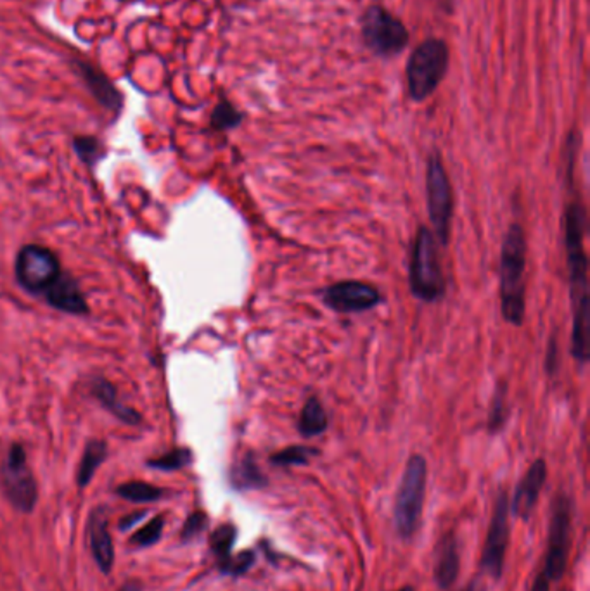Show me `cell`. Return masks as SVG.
I'll return each instance as SVG.
<instances>
[{
  "label": "cell",
  "instance_id": "obj_9",
  "mask_svg": "<svg viewBox=\"0 0 590 591\" xmlns=\"http://www.w3.org/2000/svg\"><path fill=\"white\" fill-rule=\"evenodd\" d=\"M426 206L429 222L435 229V237L443 246L448 244L450 237V220H452V186L448 182L447 171L443 167L438 152L428 158L426 168Z\"/></svg>",
  "mask_w": 590,
  "mask_h": 591
},
{
  "label": "cell",
  "instance_id": "obj_26",
  "mask_svg": "<svg viewBox=\"0 0 590 591\" xmlns=\"http://www.w3.org/2000/svg\"><path fill=\"white\" fill-rule=\"evenodd\" d=\"M237 538V529L232 524H224L217 531H213L210 538L211 551L218 557V564L226 562L231 557L232 547Z\"/></svg>",
  "mask_w": 590,
  "mask_h": 591
},
{
  "label": "cell",
  "instance_id": "obj_14",
  "mask_svg": "<svg viewBox=\"0 0 590 591\" xmlns=\"http://www.w3.org/2000/svg\"><path fill=\"white\" fill-rule=\"evenodd\" d=\"M42 297L51 308L68 315L88 314V303L85 299L84 291L68 272L60 275V278L43 293Z\"/></svg>",
  "mask_w": 590,
  "mask_h": 591
},
{
  "label": "cell",
  "instance_id": "obj_23",
  "mask_svg": "<svg viewBox=\"0 0 590 591\" xmlns=\"http://www.w3.org/2000/svg\"><path fill=\"white\" fill-rule=\"evenodd\" d=\"M73 150L88 168H94L106 156L105 144L94 135H78L71 142Z\"/></svg>",
  "mask_w": 590,
  "mask_h": 591
},
{
  "label": "cell",
  "instance_id": "obj_27",
  "mask_svg": "<svg viewBox=\"0 0 590 591\" xmlns=\"http://www.w3.org/2000/svg\"><path fill=\"white\" fill-rule=\"evenodd\" d=\"M317 450L309 446H290L281 450L271 457V464L277 467H291V465H307L312 457H316Z\"/></svg>",
  "mask_w": 590,
  "mask_h": 591
},
{
  "label": "cell",
  "instance_id": "obj_21",
  "mask_svg": "<svg viewBox=\"0 0 590 591\" xmlns=\"http://www.w3.org/2000/svg\"><path fill=\"white\" fill-rule=\"evenodd\" d=\"M106 455H107V444L105 441L92 440V441L87 443L82 462H80V467H78V477H77L80 487L88 486V483L92 481L96 470L99 468V465L105 462Z\"/></svg>",
  "mask_w": 590,
  "mask_h": 591
},
{
  "label": "cell",
  "instance_id": "obj_1",
  "mask_svg": "<svg viewBox=\"0 0 590 591\" xmlns=\"http://www.w3.org/2000/svg\"><path fill=\"white\" fill-rule=\"evenodd\" d=\"M585 210L578 199L565 210V248L568 258L569 295L573 310L571 355L580 365L590 357L589 258L584 250Z\"/></svg>",
  "mask_w": 590,
  "mask_h": 591
},
{
  "label": "cell",
  "instance_id": "obj_35",
  "mask_svg": "<svg viewBox=\"0 0 590 591\" xmlns=\"http://www.w3.org/2000/svg\"><path fill=\"white\" fill-rule=\"evenodd\" d=\"M399 591H414V588H410V586H405V588H401V590Z\"/></svg>",
  "mask_w": 590,
  "mask_h": 591
},
{
  "label": "cell",
  "instance_id": "obj_33",
  "mask_svg": "<svg viewBox=\"0 0 590 591\" xmlns=\"http://www.w3.org/2000/svg\"><path fill=\"white\" fill-rule=\"evenodd\" d=\"M549 588H550V583H549L548 579L542 574H539L537 579L533 581V586H531V590L530 591H549Z\"/></svg>",
  "mask_w": 590,
  "mask_h": 591
},
{
  "label": "cell",
  "instance_id": "obj_15",
  "mask_svg": "<svg viewBox=\"0 0 590 591\" xmlns=\"http://www.w3.org/2000/svg\"><path fill=\"white\" fill-rule=\"evenodd\" d=\"M546 479H548V465L542 459L530 465L525 477L520 481L512 498L511 510L516 517L528 519L531 515L533 508L539 502L540 491L546 485Z\"/></svg>",
  "mask_w": 590,
  "mask_h": 591
},
{
  "label": "cell",
  "instance_id": "obj_8",
  "mask_svg": "<svg viewBox=\"0 0 590 591\" xmlns=\"http://www.w3.org/2000/svg\"><path fill=\"white\" fill-rule=\"evenodd\" d=\"M0 487L16 510L28 514L35 507L39 498L37 481L26 462V451L23 444H13L5 460L0 464Z\"/></svg>",
  "mask_w": 590,
  "mask_h": 591
},
{
  "label": "cell",
  "instance_id": "obj_13",
  "mask_svg": "<svg viewBox=\"0 0 590 591\" xmlns=\"http://www.w3.org/2000/svg\"><path fill=\"white\" fill-rule=\"evenodd\" d=\"M73 69L84 82L87 90L90 95L101 105V106L111 111V113H120L124 109V95L116 88L101 69H97L94 64L84 61V59H73Z\"/></svg>",
  "mask_w": 590,
  "mask_h": 591
},
{
  "label": "cell",
  "instance_id": "obj_5",
  "mask_svg": "<svg viewBox=\"0 0 590 591\" xmlns=\"http://www.w3.org/2000/svg\"><path fill=\"white\" fill-rule=\"evenodd\" d=\"M409 287L412 296L424 303H435L445 295L438 241L428 227H419L412 244Z\"/></svg>",
  "mask_w": 590,
  "mask_h": 591
},
{
  "label": "cell",
  "instance_id": "obj_29",
  "mask_svg": "<svg viewBox=\"0 0 590 591\" xmlns=\"http://www.w3.org/2000/svg\"><path fill=\"white\" fill-rule=\"evenodd\" d=\"M161 532H163V517L158 515L149 524H146L144 528L139 529L134 534L132 543L137 545V547H151V545H154V543L160 541Z\"/></svg>",
  "mask_w": 590,
  "mask_h": 591
},
{
  "label": "cell",
  "instance_id": "obj_12",
  "mask_svg": "<svg viewBox=\"0 0 590 591\" xmlns=\"http://www.w3.org/2000/svg\"><path fill=\"white\" fill-rule=\"evenodd\" d=\"M322 301L327 308L337 314H362L378 306L383 297L381 293L371 284L359 280H343L336 282L322 291Z\"/></svg>",
  "mask_w": 590,
  "mask_h": 591
},
{
  "label": "cell",
  "instance_id": "obj_18",
  "mask_svg": "<svg viewBox=\"0 0 590 591\" xmlns=\"http://www.w3.org/2000/svg\"><path fill=\"white\" fill-rule=\"evenodd\" d=\"M461 569V560H459V549L454 534H447L438 545V559L435 566V581L442 590H448Z\"/></svg>",
  "mask_w": 590,
  "mask_h": 591
},
{
  "label": "cell",
  "instance_id": "obj_20",
  "mask_svg": "<svg viewBox=\"0 0 590 591\" xmlns=\"http://www.w3.org/2000/svg\"><path fill=\"white\" fill-rule=\"evenodd\" d=\"M327 429V414L317 396H310L301 408L298 431L305 438L318 436Z\"/></svg>",
  "mask_w": 590,
  "mask_h": 591
},
{
  "label": "cell",
  "instance_id": "obj_3",
  "mask_svg": "<svg viewBox=\"0 0 590 591\" xmlns=\"http://www.w3.org/2000/svg\"><path fill=\"white\" fill-rule=\"evenodd\" d=\"M450 68V47L443 39L428 37L418 43L405 64L407 92L414 103L429 99Z\"/></svg>",
  "mask_w": 590,
  "mask_h": 591
},
{
  "label": "cell",
  "instance_id": "obj_16",
  "mask_svg": "<svg viewBox=\"0 0 590 591\" xmlns=\"http://www.w3.org/2000/svg\"><path fill=\"white\" fill-rule=\"evenodd\" d=\"M90 393L118 421H122L127 425H139L143 423V415L137 410L125 406L124 403L120 402L116 387L109 380H106L105 377H97V379L92 380Z\"/></svg>",
  "mask_w": 590,
  "mask_h": 591
},
{
  "label": "cell",
  "instance_id": "obj_4",
  "mask_svg": "<svg viewBox=\"0 0 590 591\" xmlns=\"http://www.w3.org/2000/svg\"><path fill=\"white\" fill-rule=\"evenodd\" d=\"M359 24L364 47L380 59H393L409 47V28L399 16L381 4L367 5L360 16Z\"/></svg>",
  "mask_w": 590,
  "mask_h": 591
},
{
  "label": "cell",
  "instance_id": "obj_24",
  "mask_svg": "<svg viewBox=\"0 0 590 591\" xmlns=\"http://www.w3.org/2000/svg\"><path fill=\"white\" fill-rule=\"evenodd\" d=\"M116 493L125 498L128 502H135V504H148V502H156L163 496V489L156 487V486L148 485V483H125V485L118 486Z\"/></svg>",
  "mask_w": 590,
  "mask_h": 591
},
{
  "label": "cell",
  "instance_id": "obj_30",
  "mask_svg": "<svg viewBox=\"0 0 590 591\" xmlns=\"http://www.w3.org/2000/svg\"><path fill=\"white\" fill-rule=\"evenodd\" d=\"M254 551H241L239 555H231L226 562L218 564L222 572L231 574V576H241L246 570L254 566Z\"/></svg>",
  "mask_w": 590,
  "mask_h": 591
},
{
  "label": "cell",
  "instance_id": "obj_22",
  "mask_svg": "<svg viewBox=\"0 0 590 591\" xmlns=\"http://www.w3.org/2000/svg\"><path fill=\"white\" fill-rule=\"evenodd\" d=\"M243 120L244 113L234 106L229 99L222 97L211 111L210 127L215 132H229L239 127Z\"/></svg>",
  "mask_w": 590,
  "mask_h": 591
},
{
  "label": "cell",
  "instance_id": "obj_32",
  "mask_svg": "<svg viewBox=\"0 0 590 591\" xmlns=\"http://www.w3.org/2000/svg\"><path fill=\"white\" fill-rule=\"evenodd\" d=\"M556 357H558V348H556V339H552L548 350V363H546L549 374L556 372Z\"/></svg>",
  "mask_w": 590,
  "mask_h": 591
},
{
  "label": "cell",
  "instance_id": "obj_17",
  "mask_svg": "<svg viewBox=\"0 0 590 591\" xmlns=\"http://www.w3.org/2000/svg\"><path fill=\"white\" fill-rule=\"evenodd\" d=\"M88 538H90V549H92L99 569L103 570L105 574H109L113 570V562H115V549H113V541H111L103 512H96L90 517Z\"/></svg>",
  "mask_w": 590,
  "mask_h": 591
},
{
  "label": "cell",
  "instance_id": "obj_7",
  "mask_svg": "<svg viewBox=\"0 0 590 591\" xmlns=\"http://www.w3.org/2000/svg\"><path fill=\"white\" fill-rule=\"evenodd\" d=\"M63 274L58 254L41 244H26L16 254L14 275L28 295L41 296Z\"/></svg>",
  "mask_w": 590,
  "mask_h": 591
},
{
  "label": "cell",
  "instance_id": "obj_11",
  "mask_svg": "<svg viewBox=\"0 0 590 591\" xmlns=\"http://www.w3.org/2000/svg\"><path fill=\"white\" fill-rule=\"evenodd\" d=\"M507 541H509V498L506 491H501L493 505V515L480 562L482 570L493 579H501L502 576Z\"/></svg>",
  "mask_w": 590,
  "mask_h": 591
},
{
  "label": "cell",
  "instance_id": "obj_36",
  "mask_svg": "<svg viewBox=\"0 0 590 591\" xmlns=\"http://www.w3.org/2000/svg\"><path fill=\"white\" fill-rule=\"evenodd\" d=\"M464 591H466V590H464ZM467 591H469V590H467Z\"/></svg>",
  "mask_w": 590,
  "mask_h": 591
},
{
  "label": "cell",
  "instance_id": "obj_31",
  "mask_svg": "<svg viewBox=\"0 0 590 591\" xmlns=\"http://www.w3.org/2000/svg\"><path fill=\"white\" fill-rule=\"evenodd\" d=\"M207 524H208V517H207V514H203V512H194L192 515H189V519L186 521L184 529H182V532H180L182 540L188 541V540H192L194 536L201 534V532L205 531V528H207Z\"/></svg>",
  "mask_w": 590,
  "mask_h": 591
},
{
  "label": "cell",
  "instance_id": "obj_2",
  "mask_svg": "<svg viewBox=\"0 0 590 591\" xmlns=\"http://www.w3.org/2000/svg\"><path fill=\"white\" fill-rule=\"evenodd\" d=\"M525 268L527 237L520 223H512L501 251V305L504 320L516 327L525 322Z\"/></svg>",
  "mask_w": 590,
  "mask_h": 591
},
{
  "label": "cell",
  "instance_id": "obj_28",
  "mask_svg": "<svg viewBox=\"0 0 590 591\" xmlns=\"http://www.w3.org/2000/svg\"><path fill=\"white\" fill-rule=\"evenodd\" d=\"M507 421V387L506 382H499L493 393L492 410L488 417V429L490 432H497L504 427Z\"/></svg>",
  "mask_w": 590,
  "mask_h": 591
},
{
  "label": "cell",
  "instance_id": "obj_6",
  "mask_svg": "<svg viewBox=\"0 0 590 591\" xmlns=\"http://www.w3.org/2000/svg\"><path fill=\"white\" fill-rule=\"evenodd\" d=\"M428 464L421 455H412L403 470L395 502V529L403 540H410L419 528Z\"/></svg>",
  "mask_w": 590,
  "mask_h": 591
},
{
  "label": "cell",
  "instance_id": "obj_19",
  "mask_svg": "<svg viewBox=\"0 0 590 591\" xmlns=\"http://www.w3.org/2000/svg\"><path fill=\"white\" fill-rule=\"evenodd\" d=\"M231 483L235 489H260L267 486V477L254 462V455L248 453L241 460L232 465Z\"/></svg>",
  "mask_w": 590,
  "mask_h": 591
},
{
  "label": "cell",
  "instance_id": "obj_10",
  "mask_svg": "<svg viewBox=\"0 0 590 591\" xmlns=\"http://www.w3.org/2000/svg\"><path fill=\"white\" fill-rule=\"evenodd\" d=\"M571 531V502L565 495H558L552 504V515L549 526L548 553L544 570L540 572L549 583H556L567 570Z\"/></svg>",
  "mask_w": 590,
  "mask_h": 591
},
{
  "label": "cell",
  "instance_id": "obj_34",
  "mask_svg": "<svg viewBox=\"0 0 590 591\" xmlns=\"http://www.w3.org/2000/svg\"><path fill=\"white\" fill-rule=\"evenodd\" d=\"M146 514L143 512V514H134V515H130V517H127L124 523H122V526L120 528L125 529V528H130V526H134L137 521H141L143 517H144Z\"/></svg>",
  "mask_w": 590,
  "mask_h": 591
},
{
  "label": "cell",
  "instance_id": "obj_25",
  "mask_svg": "<svg viewBox=\"0 0 590 591\" xmlns=\"http://www.w3.org/2000/svg\"><path fill=\"white\" fill-rule=\"evenodd\" d=\"M192 459H194V455H192L189 448H175V450H171V451L158 457V459L149 460L148 465L151 468H156V470L173 472V470H180V468L192 464Z\"/></svg>",
  "mask_w": 590,
  "mask_h": 591
}]
</instances>
